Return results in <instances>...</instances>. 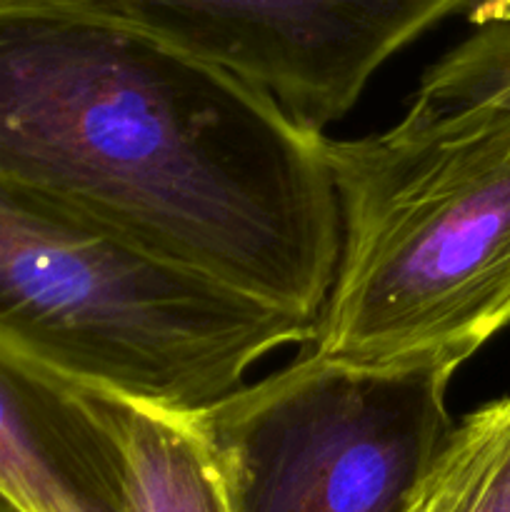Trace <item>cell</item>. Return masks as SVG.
Segmentation results:
<instances>
[{
	"label": "cell",
	"mask_w": 510,
	"mask_h": 512,
	"mask_svg": "<svg viewBox=\"0 0 510 512\" xmlns=\"http://www.w3.org/2000/svg\"><path fill=\"white\" fill-rule=\"evenodd\" d=\"M510 395L455 423L408 512H510Z\"/></svg>",
	"instance_id": "8"
},
{
	"label": "cell",
	"mask_w": 510,
	"mask_h": 512,
	"mask_svg": "<svg viewBox=\"0 0 510 512\" xmlns=\"http://www.w3.org/2000/svg\"><path fill=\"white\" fill-rule=\"evenodd\" d=\"M0 178L313 323L333 280L325 135L100 10L0 0Z\"/></svg>",
	"instance_id": "1"
},
{
	"label": "cell",
	"mask_w": 510,
	"mask_h": 512,
	"mask_svg": "<svg viewBox=\"0 0 510 512\" xmlns=\"http://www.w3.org/2000/svg\"><path fill=\"white\" fill-rule=\"evenodd\" d=\"M0 495L20 512H125L110 395L0 345Z\"/></svg>",
	"instance_id": "6"
},
{
	"label": "cell",
	"mask_w": 510,
	"mask_h": 512,
	"mask_svg": "<svg viewBox=\"0 0 510 512\" xmlns=\"http://www.w3.org/2000/svg\"><path fill=\"white\" fill-rule=\"evenodd\" d=\"M508 483H510V465H508Z\"/></svg>",
	"instance_id": "11"
},
{
	"label": "cell",
	"mask_w": 510,
	"mask_h": 512,
	"mask_svg": "<svg viewBox=\"0 0 510 512\" xmlns=\"http://www.w3.org/2000/svg\"><path fill=\"white\" fill-rule=\"evenodd\" d=\"M420 98L510 113V18H485L423 73Z\"/></svg>",
	"instance_id": "9"
},
{
	"label": "cell",
	"mask_w": 510,
	"mask_h": 512,
	"mask_svg": "<svg viewBox=\"0 0 510 512\" xmlns=\"http://www.w3.org/2000/svg\"><path fill=\"white\" fill-rule=\"evenodd\" d=\"M448 385L310 350L188 420L228 512H408L455 428Z\"/></svg>",
	"instance_id": "4"
},
{
	"label": "cell",
	"mask_w": 510,
	"mask_h": 512,
	"mask_svg": "<svg viewBox=\"0 0 510 512\" xmlns=\"http://www.w3.org/2000/svg\"><path fill=\"white\" fill-rule=\"evenodd\" d=\"M0 512H20V510L15 508L8 498H3V495H0Z\"/></svg>",
	"instance_id": "10"
},
{
	"label": "cell",
	"mask_w": 510,
	"mask_h": 512,
	"mask_svg": "<svg viewBox=\"0 0 510 512\" xmlns=\"http://www.w3.org/2000/svg\"><path fill=\"white\" fill-rule=\"evenodd\" d=\"M125 453V512H228L188 415L110 398Z\"/></svg>",
	"instance_id": "7"
},
{
	"label": "cell",
	"mask_w": 510,
	"mask_h": 512,
	"mask_svg": "<svg viewBox=\"0 0 510 512\" xmlns=\"http://www.w3.org/2000/svg\"><path fill=\"white\" fill-rule=\"evenodd\" d=\"M235 75L313 133L343 120L390 58L493 0H65Z\"/></svg>",
	"instance_id": "5"
},
{
	"label": "cell",
	"mask_w": 510,
	"mask_h": 512,
	"mask_svg": "<svg viewBox=\"0 0 510 512\" xmlns=\"http://www.w3.org/2000/svg\"><path fill=\"white\" fill-rule=\"evenodd\" d=\"M313 333V320L0 178V345L93 393L193 415Z\"/></svg>",
	"instance_id": "3"
},
{
	"label": "cell",
	"mask_w": 510,
	"mask_h": 512,
	"mask_svg": "<svg viewBox=\"0 0 510 512\" xmlns=\"http://www.w3.org/2000/svg\"><path fill=\"white\" fill-rule=\"evenodd\" d=\"M325 163L338 258L313 353L453 378L510 325V113L415 95L380 133Z\"/></svg>",
	"instance_id": "2"
}]
</instances>
